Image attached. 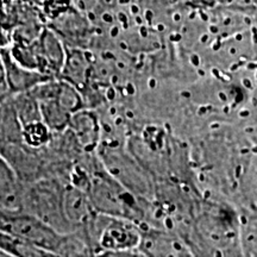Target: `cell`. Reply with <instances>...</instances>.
Wrapping results in <instances>:
<instances>
[{"mask_svg": "<svg viewBox=\"0 0 257 257\" xmlns=\"http://www.w3.org/2000/svg\"><path fill=\"white\" fill-rule=\"evenodd\" d=\"M0 59H2L3 67H4L6 85H8L9 92L12 94L30 91L38 83L51 79L50 76L44 75L37 70L28 69L21 66L12 59L9 49H6L5 47L0 49Z\"/></svg>", "mask_w": 257, "mask_h": 257, "instance_id": "cell-1", "label": "cell"}, {"mask_svg": "<svg viewBox=\"0 0 257 257\" xmlns=\"http://www.w3.org/2000/svg\"><path fill=\"white\" fill-rule=\"evenodd\" d=\"M140 232H137L131 224L120 221L108 223L99 236V245L107 251H127L134 246L140 245Z\"/></svg>", "mask_w": 257, "mask_h": 257, "instance_id": "cell-2", "label": "cell"}, {"mask_svg": "<svg viewBox=\"0 0 257 257\" xmlns=\"http://www.w3.org/2000/svg\"><path fill=\"white\" fill-rule=\"evenodd\" d=\"M23 184L0 154V208L19 211L22 208Z\"/></svg>", "mask_w": 257, "mask_h": 257, "instance_id": "cell-3", "label": "cell"}, {"mask_svg": "<svg viewBox=\"0 0 257 257\" xmlns=\"http://www.w3.org/2000/svg\"><path fill=\"white\" fill-rule=\"evenodd\" d=\"M62 207L66 219H70L74 223H80L89 217V205L78 189H68L63 193Z\"/></svg>", "mask_w": 257, "mask_h": 257, "instance_id": "cell-4", "label": "cell"}, {"mask_svg": "<svg viewBox=\"0 0 257 257\" xmlns=\"http://www.w3.org/2000/svg\"><path fill=\"white\" fill-rule=\"evenodd\" d=\"M144 245H146L147 251L154 256L180 255V251H184L181 246H179V244L176 243V240L170 239L168 237L157 238V236H149L147 237Z\"/></svg>", "mask_w": 257, "mask_h": 257, "instance_id": "cell-5", "label": "cell"}]
</instances>
